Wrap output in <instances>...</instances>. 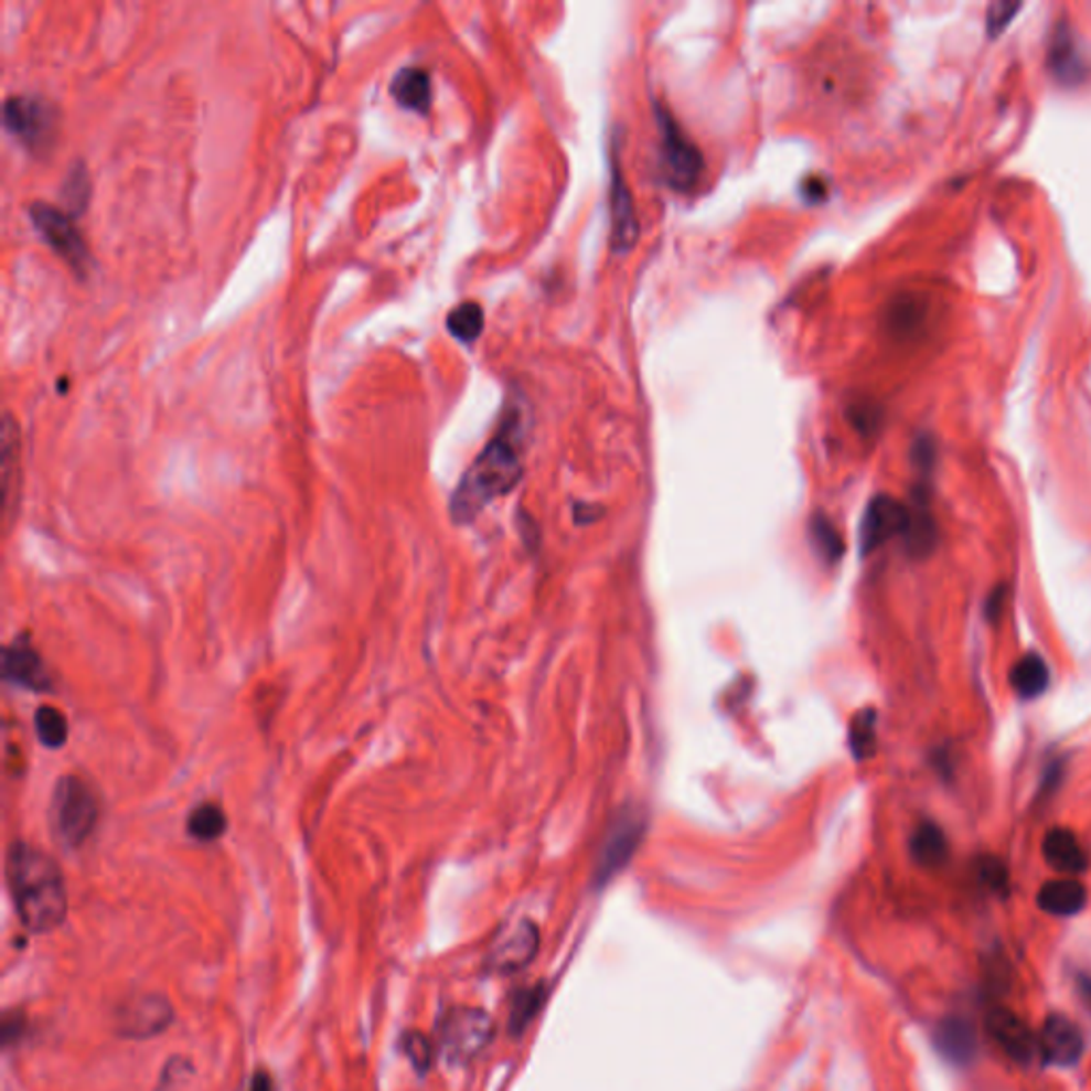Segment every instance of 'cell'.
<instances>
[{
	"instance_id": "obj_1",
	"label": "cell",
	"mask_w": 1091,
	"mask_h": 1091,
	"mask_svg": "<svg viewBox=\"0 0 1091 1091\" xmlns=\"http://www.w3.org/2000/svg\"><path fill=\"white\" fill-rule=\"evenodd\" d=\"M527 431L525 407H507L498 434L469 466L450 500L454 523H471L489 503L507 495L518 484L525 468Z\"/></svg>"
},
{
	"instance_id": "obj_2",
	"label": "cell",
	"mask_w": 1091,
	"mask_h": 1091,
	"mask_svg": "<svg viewBox=\"0 0 1091 1091\" xmlns=\"http://www.w3.org/2000/svg\"><path fill=\"white\" fill-rule=\"evenodd\" d=\"M7 887L22 926L32 934L54 932L66 917V885L61 866L29 842L7 851Z\"/></svg>"
},
{
	"instance_id": "obj_3",
	"label": "cell",
	"mask_w": 1091,
	"mask_h": 1091,
	"mask_svg": "<svg viewBox=\"0 0 1091 1091\" xmlns=\"http://www.w3.org/2000/svg\"><path fill=\"white\" fill-rule=\"evenodd\" d=\"M100 819V802L93 787L75 774L56 782L50 804V823L64 848H79L93 836Z\"/></svg>"
},
{
	"instance_id": "obj_4",
	"label": "cell",
	"mask_w": 1091,
	"mask_h": 1091,
	"mask_svg": "<svg viewBox=\"0 0 1091 1091\" xmlns=\"http://www.w3.org/2000/svg\"><path fill=\"white\" fill-rule=\"evenodd\" d=\"M493 1036V1022L480 1008H452L439 1026V1049L446 1060L461 1063L475 1058Z\"/></svg>"
},
{
	"instance_id": "obj_5",
	"label": "cell",
	"mask_w": 1091,
	"mask_h": 1091,
	"mask_svg": "<svg viewBox=\"0 0 1091 1091\" xmlns=\"http://www.w3.org/2000/svg\"><path fill=\"white\" fill-rule=\"evenodd\" d=\"M54 105L41 96H9L4 103V126L32 152L50 148L56 135Z\"/></svg>"
},
{
	"instance_id": "obj_6",
	"label": "cell",
	"mask_w": 1091,
	"mask_h": 1091,
	"mask_svg": "<svg viewBox=\"0 0 1091 1091\" xmlns=\"http://www.w3.org/2000/svg\"><path fill=\"white\" fill-rule=\"evenodd\" d=\"M661 167L667 184L676 190H691L697 184L704 160L699 150L688 141L681 126L667 114H661Z\"/></svg>"
},
{
	"instance_id": "obj_7",
	"label": "cell",
	"mask_w": 1091,
	"mask_h": 1091,
	"mask_svg": "<svg viewBox=\"0 0 1091 1091\" xmlns=\"http://www.w3.org/2000/svg\"><path fill=\"white\" fill-rule=\"evenodd\" d=\"M31 218L36 231L43 235V239L58 252L77 274L88 271L90 252L79 228L73 224V220L68 218V214L47 203H34L31 207Z\"/></svg>"
},
{
	"instance_id": "obj_8",
	"label": "cell",
	"mask_w": 1091,
	"mask_h": 1091,
	"mask_svg": "<svg viewBox=\"0 0 1091 1091\" xmlns=\"http://www.w3.org/2000/svg\"><path fill=\"white\" fill-rule=\"evenodd\" d=\"M644 830V821L638 812H623L617 823H612L595 866L592 878L597 887L608 885L631 862L642 842Z\"/></svg>"
},
{
	"instance_id": "obj_9",
	"label": "cell",
	"mask_w": 1091,
	"mask_h": 1091,
	"mask_svg": "<svg viewBox=\"0 0 1091 1091\" xmlns=\"http://www.w3.org/2000/svg\"><path fill=\"white\" fill-rule=\"evenodd\" d=\"M908 521H910V507L902 501L894 500L889 495L874 498L862 518V530H859L862 553L870 555L876 548L885 546L889 539L905 535Z\"/></svg>"
},
{
	"instance_id": "obj_10",
	"label": "cell",
	"mask_w": 1091,
	"mask_h": 1091,
	"mask_svg": "<svg viewBox=\"0 0 1091 1091\" xmlns=\"http://www.w3.org/2000/svg\"><path fill=\"white\" fill-rule=\"evenodd\" d=\"M2 676L7 683L32 693H50L54 688L47 663L26 635L13 638V642L4 649Z\"/></svg>"
},
{
	"instance_id": "obj_11",
	"label": "cell",
	"mask_w": 1091,
	"mask_h": 1091,
	"mask_svg": "<svg viewBox=\"0 0 1091 1091\" xmlns=\"http://www.w3.org/2000/svg\"><path fill=\"white\" fill-rule=\"evenodd\" d=\"M539 949V930L530 919H523L505 928L491 944L486 953V964L495 972H516L533 962Z\"/></svg>"
},
{
	"instance_id": "obj_12",
	"label": "cell",
	"mask_w": 1091,
	"mask_h": 1091,
	"mask_svg": "<svg viewBox=\"0 0 1091 1091\" xmlns=\"http://www.w3.org/2000/svg\"><path fill=\"white\" fill-rule=\"evenodd\" d=\"M1038 1053L1058 1066H1072L1083 1053V1034L1063 1015H1053L1040 1029Z\"/></svg>"
},
{
	"instance_id": "obj_13",
	"label": "cell",
	"mask_w": 1091,
	"mask_h": 1091,
	"mask_svg": "<svg viewBox=\"0 0 1091 1091\" xmlns=\"http://www.w3.org/2000/svg\"><path fill=\"white\" fill-rule=\"evenodd\" d=\"M987 1028L990 1034L996 1038L999 1047L1013 1058V1060L1028 1063L1034 1053L1038 1051V1040L1029 1031L1028 1026L1008 1008H994L987 1015Z\"/></svg>"
},
{
	"instance_id": "obj_14",
	"label": "cell",
	"mask_w": 1091,
	"mask_h": 1091,
	"mask_svg": "<svg viewBox=\"0 0 1091 1091\" xmlns=\"http://www.w3.org/2000/svg\"><path fill=\"white\" fill-rule=\"evenodd\" d=\"M1042 855H1045V862L1056 873L1074 876V874H1083L1090 868L1088 851L1083 848L1079 836L1068 827H1053L1051 832H1047V836L1042 841Z\"/></svg>"
},
{
	"instance_id": "obj_15",
	"label": "cell",
	"mask_w": 1091,
	"mask_h": 1091,
	"mask_svg": "<svg viewBox=\"0 0 1091 1091\" xmlns=\"http://www.w3.org/2000/svg\"><path fill=\"white\" fill-rule=\"evenodd\" d=\"M171 1022V1006L158 996H139L122 1006L118 1024L126 1036H152Z\"/></svg>"
},
{
	"instance_id": "obj_16",
	"label": "cell",
	"mask_w": 1091,
	"mask_h": 1091,
	"mask_svg": "<svg viewBox=\"0 0 1091 1091\" xmlns=\"http://www.w3.org/2000/svg\"><path fill=\"white\" fill-rule=\"evenodd\" d=\"M610 214H612V246H614V250H631L638 235H640V226H638L629 188L624 184L619 171H614V180H612Z\"/></svg>"
},
{
	"instance_id": "obj_17",
	"label": "cell",
	"mask_w": 1091,
	"mask_h": 1091,
	"mask_svg": "<svg viewBox=\"0 0 1091 1091\" xmlns=\"http://www.w3.org/2000/svg\"><path fill=\"white\" fill-rule=\"evenodd\" d=\"M1036 902L1056 917H1072L1088 906V889L1077 878H1056L1040 887Z\"/></svg>"
},
{
	"instance_id": "obj_18",
	"label": "cell",
	"mask_w": 1091,
	"mask_h": 1091,
	"mask_svg": "<svg viewBox=\"0 0 1091 1091\" xmlns=\"http://www.w3.org/2000/svg\"><path fill=\"white\" fill-rule=\"evenodd\" d=\"M393 98L409 111L427 114L431 107V75L420 66L402 68L391 84Z\"/></svg>"
},
{
	"instance_id": "obj_19",
	"label": "cell",
	"mask_w": 1091,
	"mask_h": 1091,
	"mask_svg": "<svg viewBox=\"0 0 1091 1091\" xmlns=\"http://www.w3.org/2000/svg\"><path fill=\"white\" fill-rule=\"evenodd\" d=\"M1051 683V670L1047 661L1036 653L1022 656L1010 670V686L1022 699L1040 697Z\"/></svg>"
},
{
	"instance_id": "obj_20",
	"label": "cell",
	"mask_w": 1091,
	"mask_h": 1091,
	"mask_svg": "<svg viewBox=\"0 0 1091 1091\" xmlns=\"http://www.w3.org/2000/svg\"><path fill=\"white\" fill-rule=\"evenodd\" d=\"M935 1045L946 1060L955 1061V1063L970 1061V1058L974 1056V1049H976L974 1031L970 1028V1024L964 1019H958V1017L940 1024L938 1034H935Z\"/></svg>"
},
{
	"instance_id": "obj_21",
	"label": "cell",
	"mask_w": 1091,
	"mask_h": 1091,
	"mask_svg": "<svg viewBox=\"0 0 1091 1091\" xmlns=\"http://www.w3.org/2000/svg\"><path fill=\"white\" fill-rule=\"evenodd\" d=\"M910 853L923 868H940L949 857V841L935 823L926 821L910 838Z\"/></svg>"
},
{
	"instance_id": "obj_22",
	"label": "cell",
	"mask_w": 1091,
	"mask_h": 1091,
	"mask_svg": "<svg viewBox=\"0 0 1091 1091\" xmlns=\"http://www.w3.org/2000/svg\"><path fill=\"white\" fill-rule=\"evenodd\" d=\"M226 812L214 802H203L188 814L186 830L190 838L199 842H216L226 834Z\"/></svg>"
},
{
	"instance_id": "obj_23",
	"label": "cell",
	"mask_w": 1091,
	"mask_h": 1091,
	"mask_svg": "<svg viewBox=\"0 0 1091 1091\" xmlns=\"http://www.w3.org/2000/svg\"><path fill=\"white\" fill-rule=\"evenodd\" d=\"M906 546L912 555L923 557L934 550L938 531H935L934 518L921 507H910V521L905 533Z\"/></svg>"
},
{
	"instance_id": "obj_24",
	"label": "cell",
	"mask_w": 1091,
	"mask_h": 1091,
	"mask_svg": "<svg viewBox=\"0 0 1091 1091\" xmlns=\"http://www.w3.org/2000/svg\"><path fill=\"white\" fill-rule=\"evenodd\" d=\"M34 734L45 749H63L68 740V720L58 708L41 706L34 715Z\"/></svg>"
},
{
	"instance_id": "obj_25",
	"label": "cell",
	"mask_w": 1091,
	"mask_h": 1091,
	"mask_svg": "<svg viewBox=\"0 0 1091 1091\" xmlns=\"http://www.w3.org/2000/svg\"><path fill=\"white\" fill-rule=\"evenodd\" d=\"M876 710L866 708L851 720L848 747L857 761H868L876 752Z\"/></svg>"
},
{
	"instance_id": "obj_26",
	"label": "cell",
	"mask_w": 1091,
	"mask_h": 1091,
	"mask_svg": "<svg viewBox=\"0 0 1091 1091\" xmlns=\"http://www.w3.org/2000/svg\"><path fill=\"white\" fill-rule=\"evenodd\" d=\"M446 327H448L450 335L457 338L459 342H475L484 329V312L473 301L461 303L459 308H454L452 312L448 313Z\"/></svg>"
},
{
	"instance_id": "obj_27",
	"label": "cell",
	"mask_w": 1091,
	"mask_h": 1091,
	"mask_svg": "<svg viewBox=\"0 0 1091 1091\" xmlns=\"http://www.w3.org/2000/svg\"><path fill=\"white\" fill-rule=\"evenodd\" d=\"M811 535L816 553H819L825 561L836 563L841 559L842 553H844V542H842L838 530H836V527H834V525H832L825 516H816V518H812Z\"/></svg>"
},
{
	"instance_id": "obj_28",
	"label": "cell",
	"mask_w": 1091,
	"mask_h": 1091,
	"mask_svg": "<svg viewBox=\"0 0 1091 1091\" xmlns=\"http://www.w3.org/2000/svg\"><path fill=\"white\" fill-rule=\"evenodd\" d=\"M544 1002V990L542 987H530V990H523L514 1004H512V1013H510V1028L514 1031H523L531 1024V1019L537 1015L539 1006Z\"/></svg>"
},
{
	"instance_id": "obj_29",
	"label": "cell",
	"mask_w": 1091,
	"mask_h": 1091,
	"mask_svg": "<svg viewBox=\"0 0 1091 1091\" xmlns=\"http://www.w3.org/2000/svg\"><path fill=\"white\" fill-rule=\"evenodd\" d=\"M981 880L996 894L1008 891V868L998 857H983L978 864Z\"/></svg>"
},
{
	"instance_id": "obj_30",
	"label": "cell",
	"mask_w": 1091,
	"mask_h": 1091,
	"mask_svg": "<svg viewBox=\"0 0 1091 1091\" xmlns=\"http://www.w3.org/2000/svg\"><path fill=\"white\" fill-rule=\"evenodd\" d=\"M406 1053L418 1070H427L434 1060V1049L429 1038L423 1034H409L406 1038Z\"/></svg>"
},
{
	"instance_id": "obj_31",
	"label": "cell",
	"mask_w": 1091,
	"mask_h": 1091,
	"mask_svg": "<svg viewBox=\"0 0 1091 1091\" xmlns=\"http://www.w3.org/2000/svg\"><path fill=\"white\" fill-rule=\"evenodd\" d=\"M1061 779H1063V770H1061L1060 761L1051 763L1047 770H1045V777H1042V784H1040V798L1045 795H1051L1053 791H1058L1060 787Z\"/></svg>"
},
{
	"instance_id": "obj_32",
	"label": "cell",
	"mask_w": 1091,
	"mask_h": 1091,
	"mask_svg": "<svg viewBox=\"0 0 1091 1091\" xmlns=\"http://www.w3.org/2000/svg\"><path fill=\"white\" fill-rule=\"evenodd\" d=\"M1004 606H1006V589L1004 587H998L994 591L990 592L987 597V619L992 623H998L1002 612H1004Z\"/></svg>"
},
{
	"instance_id": "obj_33",
	"label": "cell",
	"mask_w": 1091,
	"mask_h": 1091,
	"mask_svg": "<svg viewBox=\"0 0 1091 1091\" xmlns=\"http://www.w3.org/2000/svg\"><path fill=\"white\" fill-rule=\"evenodd\" d=\"M250 1091H274V1083H271V1079H269V1074H265V1072H258V1074H254V1079H252Z\"/></svg>"
},
{
	"instance_id": "obj_34",
	"label": "cell",
	"mask_w": 1091,
	"mask_h": 1091,
	"mask_svg": "<svg viewBox=\"0 0 1091 1091\" xmlns=\"http://www.w3.org/2000/svg\"><path fill=\"white\" fill-rule=\"evenodd\" d=\"M823 188L825 186H823L819 180H814V178H812V180H809V184L804 186L806 199H809V201H819V199H823V196H825V190H823Z\"/></svg>"
},
{
	"instance_id": "obj_35",
	"label": "cell",
	"mask_w": 1091,
	"mask_h": 1091,
	"mask_svg": "<svg viewBox=\"0 0 1091 1091\" xmlns=\"http://www.w3.org/2000/svg\"><path fill=\"white\" fill-rule=\"evenodd\" d=\"M1079 992H1081V998L1085 999L1088 1008L1091 1010V978L1088 976H1081L1079 978Z\"/></svg>"
}]
</instances>
